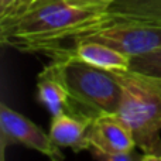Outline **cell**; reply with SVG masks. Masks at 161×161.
Segmentation results:
<instances>
[{
    "instance_id": "obj_1",
    "label": "cell",
    "mask_w": 161,
    "mask_h": 161,
    "mask_svg": "<svg viewBox=\"0 0 161 161\" xmlns=\"http://www.w3.org/2000/svg\"><path fill=\"white\" fill-rule=\"evenodd\" d=\"M86 41L109 45L130 57L140 55L161 48V24L127 20L103 13L97 19L79 23L50 36L17 42L13 47L24 53L45 54L53 58Z\"/></svg>"
},
{
    "instance_id": "obj_2",
    "label": "cell",
    "mask_w": 161,
    "mask_h": 161,
    "mask_svg": "<svg viewBox=\"0 0 161 161\" xmlns=\"http://www.w3.org/2000/svg\"><path fill=\"white\" fill-rule=\"evenodd\" d=\"M122 88L116 113L133 131L143 160L161 142V76L139 71H112Z\"/></svg>"
},
{
    "instance_id": "obj_3",
    "label": "cell",
    "mask_w": 161,
    "mask_h": 161,
    "mask_svg": "<svg viewBox=\"0 0 161 161\" xmlns=\"http://www.w3.org/2000/svg\"><path fill=\"white\" fill-rule=\"evenodd\" d=\"M59 74L80 113L95 117L99 113H116L122 88L112 71L97 68L72 57L55 58ZM78 110V108H76Z\"/></svg>"
},
{
    "instance_id": "obj_4",
    "label": "cell",
    "mask_w": 161,
    "mask_h": 161,
    "mask_svg": "<svg viewBox=\"0 0 161 161\" xmlns=\"http://www.w3.org/2000/svg\"><path fill=\"white\" fill-rule=\"evenodd\" d=\"M103 13V8L75 7L62 0H40L20 16L0 19V37L3 44L13 47L97 19Z\"/></svg>"
},
{
    "instance_id": "obj_5",
    "label": "cell",
    "mask_w": 161,
    "mask_h": 161,
    "mask_svg": "<svg viewBox=\"0 0 161 161\" xmlns=\"http://www.w3.org/2000/svg\"><path fill=\"white\" fill-rule=\"evenodd\" d=\"M89 153L102 161L143 160L134 154L137 147L133 131L117 113H99L92 120L88 134Z\"/></svg>"
},
{
    "instance_id": "obj_6",
    "label": "cell",
    "mask_w": 161,
    "mask_h": 161,
    "mask_svg": "<svg viewBox=\"0 0 161 161\" xmlns=\"http://www.w3.org/2000/svg\"><path fill=\"white\" fill-rule=\"evenodd\" d=\"M0 140L2 156H4L7 146L23 144L54 161L64 158V154L59 150L61 147L53 142L50 133H45L40 126L8 108L6 103L0 105Z\"/></svg>"
},
{
    "instance_id": "obj_7",
    "label": "cell",
    "mask_w": 161,
    "mask_h": 161,
    "mask_svg": "<svg viewBox=\"0 0 161 161\" xmlns=\"http://www.w3.org/2000/svg\"><path fill=\"white\" fill-rule=\"evenodd\" d=\"M93 117L83 113L64 112L53 116L50 136L59 147H69L74 153L89 150V129Z\"/></svg>"
},
{
    "instance_id": "obj_8",
    "label": "cell",
    "mask_w": 161,
    "mask_h": 161,
    "mask_svg": "<svg viewBox=\"0 0 161 161\" xmlns=\"http://www.w3.org/2000/svg\"><path fill=\"white\" fill-rule=\"evenodd\" d=\"M37 99L48 109L51 116H57L64 112L79 113L54 59L37 78Z\"/></svg>"
},
{
    "instance_id": "obj_9",
    "label": "cell",
    "mask_w": 161,
    "mask_h": 161,
    "mask_svg": "<svg viewBox=\"0 0 161 161\" xmlns=\"http://www.w3.org/2000/svg\"><path fill=\"white\" fill-rule=\"evenodd\" d=\"M64 57H72L78 58L88 64L97 68H103L108 71H126L130 68V55L114 50L109 45L100 44L95 41H86L76 44L62 53L53 57L55 58H64Z\"/></svg>"
},
{
    "instance_id": "obj_10",
    "label": "cell",
    "mask_w": 161,
    "mask_h": 161,
    "mask_svg": "<svg viewBox=\"0 0 161 161\" xmlns=\"http://www.w3.org/2000/svg\"><path fill=\"white\" fill-rule=\"evenodd\" d=\"M105 13L127 20L161 24V0H112Z\"/></svg>"
},
{
    "instance_id": "obj_11",
    "label": "cell",
    "mask_w": 161,
    "mask_h": 161,
    "mask_svg": "<svg viewBox=\"0 0 161 161\" xmlns=\"http://www.w3.org/2000/svg\"><path fill=\"white\" fill-rule=\"evenodd\" d=\"M129 69L161 76V48L131 57Z\"/></svg>"
},
{
    "instance_id": "obj_12",
    "label": "cell",
    "mask_w": 161,
    "mask_h": 161,
    "mask_svg": "<svg viewBox=\"0 0 161 161\" xmlns=\"http://www.w3.org/2000/svg\"><path fill=\"white\" fill-rule=\"evenodd\" d=\"M40 0H14V3L11 4V7L6 11L3 16H0V19H7V17H16L20 14L25 13L28 8H31L36 3H38Z\"/></svg>"
},
{
    "instance_id": "obj_13",
    "label": "cell",
    "mask_w": 161,
    "mask_h": 161,
    "mask_svg": "<svg viewBox=\"0 0 161 161\" xmlns=\"http://www.w3.org/2000/svg\"><path fill=\"white\" fill-rule=\"evenodd\" d=\"M67 4L75 6V7H83V8H103L112 2V0H62Z\"/></svg>"
},
{
    "instance_id": "obj_14",
    "label": "cell",
    "mask_w": 161,
    "mask_h": 161,
    "mask_svg": "<svg viewBox=\"0 0 161 161\" xmlns=\"http://www.w3.org/2000/svg\"><path fill=\"white\" fill-rule=\"evenodd\" d=\"M13 3H14V0H0V16H3L11 7Z\"/></svg>"
},
{
    "instance_id": "obj_15",
    "label": "cell",
    "mask_w": 161,
    "mask_h": 161,
    "mask_svg": "<svg viewBox=\"0 0 161 161\" xmlns=\"http://www.w3.org/2000/svg\"><path fill=\"white\" fill-rule=\"evenodd\" d=\"M146 160H157V161H161V142H160V144L157 146V148L153 151V153L150 154V156H147L146 157Z\"/></svg>"
}]
</instances>
